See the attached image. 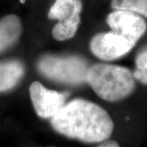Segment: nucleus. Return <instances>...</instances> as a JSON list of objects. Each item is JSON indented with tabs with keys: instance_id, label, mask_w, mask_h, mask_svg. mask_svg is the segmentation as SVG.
Returning a JSON list of instances; mask_svg holds the SVG:
<instances>
[{
	"instance_id": "f257e3e1",
	"label": "nucleus",
	"mask_w": 147,
	"mask_h": 147,
	"mask_svg": "<svg viewBox=\"0 0 147 147\" xmlns=\"http://www.w3.org/2000/svg\"><path fill=\"white\" fill-rule=\"evenodd\" d=\"M53 129L69 138L87 143H97L109 139L114 123L102 107L84 99L66 103L51 119Z\"/></svg>"
},
{
	"instance_id": "f03ea898",
	"label": "nucleus",
	"mask_w": 147,
	"mask_h": 147,
	"mask_svg": "<svg viewBox=\"0 0 147 147\" xmlns=\"http://www.w3.org/2000/svg\"><path fill=\"white\" fill-rule=\"evenodd\" d=\"M86 83L95 92L108 101L127 97L135 88L133 73L127 68L109 64H96L89 66Z\"/></svg>"
},
{
	"instance_id": "7ed1b4c3",
	"label": "nucleus",
	"mask_w": 147,
	"mask_h": 147,
	"mask_svg": "<svg viewBox=\"0 0 147 147\" xmlns=\"http://www.w3.org/2000/svg\"><path fill=\"white\" fill-rule=\"evenodd\" d=\"M37 67L48 79L77 85L86 82L89 65L84 58L76 56L47 55L38 60Z\"/></svg>"
},
{
	"instance_id": "20e7f679",
	"label": "nucleus",
	"mask_w": 147,
	"mask_h": 147,
	"mask_svg": "<svg viewBox=\"0 0 147 147\" xmlns=\"http://www.w3.org/2000/svg\"><path fill=\"white\" fill-rule=\"evenodd\" d=\"M136 43L115 32L100 33L90 43L92 53L103 61H113L130 52Z\"/></svg>"
},
{
	"instance_id": "39448f33",
	"label": "nucleus",
	"mask_w": 147,
	"mask_h": 147,
	"mask_svg": "<svg viewBox=\"0 0 147 147\" xmlns=\"http://www.w3.org/2000/svg\"><path fill=\"white\" fill-rule=\"evenodd\" d=\"M65 93L46 88L39 82L30 86V96L36 114L42 119H52L65 105Z\"/></svg>"
},
{
	"instance_id": "423d86ee",
	"label": "nucleus",
	"mask_w": 147,
	"mask_h": 147,
	"mask_svg": "<svg viewBox=\"0 0 147 147\" xmlns=\"http://www.w3.org/2000/svg\"><path fill=\"white\" fill-rule=\"evenodd\" d=\"M111 31L122 35L137 43L147 29L146 23L142 16L125 10H115L106 18Z\"/></svg>"
},
{
	"instance_id": "0eeeda50",
	"label": "nucleus",
	"mask_w": 147,
	"mask_h": 147,
	"mask_svg": "<svg viewBox=\"0 0 147 147\" xmlns=\"http://www.w3.org/2000/svg\"><path fill=\"white\" fill-rule=\"evenodd\" d=\"M22 24L19 16L8 14L0 17V53L13 46L20 38Z\"/></svg>"
},
{
	"instance_id": "6e6552de",
	"label": "nucleus",
	"mask_w": 147,
	"mask_h": 147,
	"mask_svg": "<svg viewBox=\"0 0 147 147\" xmlns=\"http://www.w3.org/2000/svg\"><path fill=\"white\" fill-rule=\"evenodd\" d=\"M25 73L24 65L19 60L11 59L0 61V92L16 87Z\"/></svg>"
},
{
	"instance_id": "1a4fd4ad",
	"label": "nucleus",
	"mask_w": 147,
	"mask_h": 147,
	"mask_svg": "<svg viewBox=\"0 0 147 147\" xmlns=\"http://www.w3.org/2000/svg\"><path fill=\"white\" fill-rule=\"evenodd\" d=\"M81 0H56L48 11L49 19L63 22L80 17L82 11Z\"/></svg>"
},
{
	"instance_id": "9d476101",
	"label": "nucleus",
	"mask_w": 147,
	"mask_h": 147,
	"mask_svg": "<svg viewBox=\"0 0 147 147\" xmlns=\"http://www.w3.org/2000/svg\"><path fill=\"white\" fill-rule=\"evenodd\" d=\"M80 17L63 22H58L53 29V38L58 41H64L71 38L78 30Z\"/></svg>"
},
{
	"instance_id": "9b49d317",
	"label": "nucleus",
	"mask_w": 147,
	"mask_h": 147,
	"mask_svg": "<svg viewBox=\"0 0 147 147\" xmlns=\"http://www.w3.org/2000/svg\"><path fill=\"white\" fill-rule=\"evenodd\" d=\"M115 10H125L147 18V0H111Z\"/></svg>"
},
{
	"instance_id": "f8f14e48",
	"label": "nucleus",
	"mask_w": 147,
	"mask_h": 147,
	"mask_svg": "<svg viewBox=\"0 0 147 147\" xmlns=\"http://www.w3.org/2000/svg\"><path fill=\"white\" fill-rule=\"evenodd\" d=\"M133 76L142 84L147 85V45L137 53Z\"/></svg>"
},
{
	"instance_id": "ddd939ff",
	"label": "nucleus",
	"mask_w": 147,
	"mask_h": 147,
	"mask_svg": "<svg viewBox=\"0 0 147 147\" xmlns=\"http://www.w3.org/2000/svg\"><path fill=\"white\" fill-rule=\"evenodd\" d=\"M96 147H120V146L115 140H106L105 142H101Z\"/></svg>"
},
{
	"instance_id": "4468645a",
	"label": "nucleus",
	"mask_w": 147,
	"mask_h": 147,
	"mask_svg": "<svg viewBox=\"0 0 147 147\" xmlns=\"http://www.w3.org/2000/svg\"><path fill=\"white\" fill-rule=\"evenodd\" d=\"M25 1H26V0H21V2L22 3H25Z\"/></svg>"
}]
</instances>
